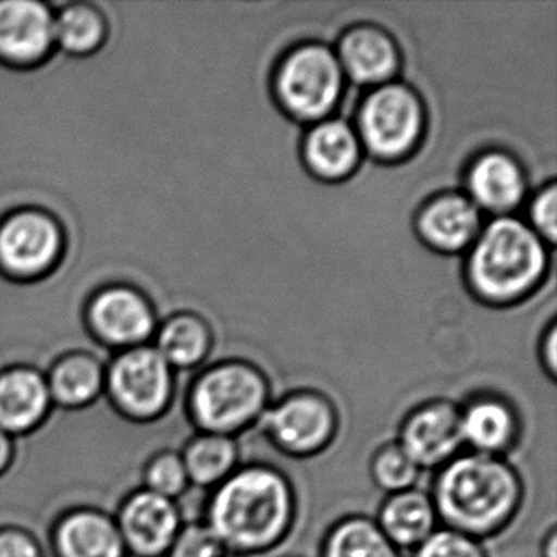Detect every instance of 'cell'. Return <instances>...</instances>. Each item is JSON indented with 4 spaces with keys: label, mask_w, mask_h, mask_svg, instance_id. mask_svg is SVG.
Returning a JSON list of instances; mask_svg holds the SVG:
<instances>
[{
    "label": "cell",
    "mask_w": 557,
    "mask_h": 557,
    "mask_svg": "<svg viewBox=\"0 0 557 557\" xmlns=\"http://www.w3.org/2000/svg\"><path fill=\"white\" fill-rule=\"evenodd\" d=\"M203 520L227 553L260 556L288 540L298 520V495L292 479L276 466L240 465L211 488Z\"/></svg>",
    "instance_id": "1"
},
{
    "label": "cell",
    "mask_w": 557,
    "mask_h": 557,
    "mask_svg": "<svg viewBox=\"0 0 557 557\" xmlns=\"http://www.w3.org/2000/svg\"><path fill=\"white\" fill-rule=\"evenodd\" d=\"M430 495L440 527L484 541L513 523L523 507L524 482L507 458L461 451L436 469Z\"/></svg>",
    "instance_id": "2"
},
{
    "label": "cell",
    "mask_w": 557,
    "mask_h": 557,
    "mask_svg": "<svg viewBox=\"0 0 557 557\" xmlns=\"http://www.w3.org/2000/svg\"><path fill=\"white\" fill-rule=\"evenodd\" d=\"M546 243L518 218L497 216L481 230L468 257V280L484 301L527 296L546 272Z\"/></svg>",
    "instance_id": "3"
},
{
    "label": "cell",
    "mask_w": 557,
    "mask_h": 557,
    "mask_svg": "<svg viewBox=\"0 0 557 557\" xmlns=\"http://www.w3.org/2000/svg\"><path fill=\"white\" fill-rule=\"evenodd\" d=\"M272 404V384L257 364L224 360L188 384L184 410L195 432L237 436L259 425Z\"/></svg>",
    "instance_id": "4"
},
{
    "label": "cell",
    "mask_w": 557,
    "mask_h": 557,
    "mask_svg": "<svg viewBox=\"0 0 557 557\" xmlns=\"http://www.w3.org/2000/svg\"><path fill=\"white\" fill-rule=\"evenodd\" d=\"M177 371L152 345L120 351L107 364L103 399L133 425H154L174 409Z\"/></svg>",
    "instance_id": "5"
},
{
    "label": "cell",
    "mask_w": 557,
    "mask_h": 557,
    "mask_svg": "<svg viewBox=\"0 0 557 557\" xmlns=\"http://www.w3.org/2000/svg\"><path fill=\"white\" fill-rule=\"evenodd\" d=\"M257 426L276 451L308 459L331 448L341 430V413L324 391L302 387L272 400Z\"/></svg>",
    "instance_id": "6"
},
{
    "label": "cell",
    "mask_w": 557,
    "mask_h": 557,
    "mask_svg": "<svg viewBox=\"0 0 557 557\" xmlns=\"http://www.w3.org/2000/svg\"><path fill=\"white\" fill-rule=\"evenodd\" d=\"M345 74L337 54L321 44H306L283 58L275 92L285 112L299 122H322L337 107Z\"/></svg>",
    "instance_id": "7"
},
{
    "label": "cell",
    "mask_w": 557,
    "mask_h": 557,
    "mask_svg": "<svg viewBox=\"0 0 557 557\" xmlns=\"http://www.w3.org/2000/svg\"><path fill=\"white\" fill-rule=\"evenodd\" d=\"M357 126L361 148L380 161H397L419 145L425 126V110L409 86L387 83L364 97L358 110Z\"/></svg>",
    "instance_id": "8"
},
{
    "label": "cell",
    "mask_w": 557,
    "mask_h": 557,
    "mask_svg": "<svg viewBox=\"0 0 557 557\" xmlns=\"http://www.w3.org/2000/svg\"><path fill=\"white\" fill-rule=\"evenodd\" d=\"M112 513L129 557H168L185 521L181 502L139 485L120 498Z\"/></svg>",
    "instance_id": "9"
},
{
    "label": "cell",
    "mask_w": 557,
    "mask_h": 557,
    "mask_svg": "<svg viewBox=\"0 0 557 557\" xmlns=\"http://www.w3.org/2000/svg\"><path fill=\"white\" fill-rule=\"evenodd\" d=\"M397 443L420 471H436L462 451L459 404L443 397L412 407L400 420Z\"/></svg>",
    "instance_id": "10"
},
{
    "label": "cell",
    "mask_w": 557,
    "mask_h": 557,
    "mask_svg": "<svg viewBox=\"0 0 557 557\" xmlns=\"http://www.w3.org/2000/svg\"><path fill=\"white\" fill-rule=\"evenodd\" d=\"M48 557H129L112 511L92 504L70 505L48 524Z\"/></svg>",
    "instance_id": "11"
},
{
    "label": "cell",
    "mask_w": 557,
    "mask_h": 557,
    "mask_svg": "<svg viewBox=\"0 0 557 557\" xmlns=\"http://www.w3.org/2000/svg\"><path fill=\"white\" fill-rule=\"evenodd\" d=\"M54 410L45 371L30 364L0 370V430L28 438L48 425Z\"/></svg>",
    "instance_id": "12"
},
{
    "label": "cell",
    "mask_w": 557,
    "mask_h": 557,
    "mask_svg": "<svg viewBox=\"0 0 557 557\" xmlns=\"http://www.w3.org/2000/svg\"><path fill=\"white\" fill-rule=\"evenodd\" d=\"M462 445L479 455L507 458L520 445L523 422L518 407L495 393H479L459 406Z\"/></svg>",
    "instance_id": "13"
},
{
    "label": "cell",
    "mask_w": 557,
    "mask_h": 557,
    "mask_svg": "<svg viewBox=\"0 0 557 557\" xmlns=\"http://www.w3.org/2000/svg\"><path fill=\"white\" fill-rule=\"evenodd\" d=\"M57 223L37 211L15 214L0 227V262L15 275L45 272L60 253Z\"/></svg>",
    "instance_id": "14"
},
{
    "label": "cell",
    "mask_w": 557,
    "mask_h": 557,
    "mask_svg": "<svg viewBox=\"0 0 557 557\" xmlns=\"http://www.w3.org/2000/svg\"><path fill=\"white\" fill-rule=\"evenodd\" d=\"M90 324L102 344L120 351L148 345L156 327L148 302L129 288L100 293L90 308Z\"/></svg>",
    "instance_id": "15"
},
{
    "label": "cell",
    "mask_w": 557,
    "mask_h": 557,
    "mask_svg": "<svg viewBox=\"0 0 557 557\" xmlns=\"http://www.w3.org/2000/svg\"><path fill=\"white\" fill-rule=\"evenodd\" d=\"M466 197L497 216H508L527 195V175L513 156L488 151L479 156L466 175Z\"/></svg>",
    "instance_id": "16"
},
{
    "label": "cell",
    "mask_w": 557,
    "mask_h": 557,
    "mask_svg": "<svg viewBox=\"0 0 557 557\" xmlns=\"http://www.w3.org/2000/svg\"><path fill=\"white\" fill-rule=\"evenodd\" d=\"M337 60L345 76L358 86L391 83L400 66L399 48L383 28L360 25L338 41Z\"/></svg>",
    "instance_id": "17"
},
{
    "label": "cell",
    "mask_w": 557,
    "mask_h": 557,
    "mask_svg": "<svg viewBox=\"0 0 557 557\" xmlns=\"http://www.w3.org/2000/svg\"><path fill=\"white\" fill-rule=\"evenodd\" d=\"M54 41V18L40 2H0V54L17 63L44 57Z\"/></svg>",
    "instance_id": "18"
},
{
    "label": "cell",
    "mask_w": 557,
    "mask_h": 557,
    "mask_svg": "<svg viewBox=\"0 0 557 557\" xmlns=\"http://www.w3.org/2000/svg\"><path fill=\"white\" fill-rule=\"evenodd\" d=\"M417 230L432 249L461 252L481 233V211L466 195L443 194L420 211Z\"/></svg>",
    "instance_id": "19"
},
{
    "label": "cell",
    "mask_w": 557,
    "mask_h": 557,
    "mask_svg": "<svg viewBox=\"0 0 557 557\" xmlns=\"http://www.w3.org/2000/svg\"><path fill=\"white\" fill-rule=\"evenodd\" d=\"M107 364L89 351L61 355L45 371L54 409L84 412L106 394Z\"/></svg>",
    "instance_id": "20"
},
{
    "label": "cell",
    "mask_w": 557,
    "mask_h": 557,
    "mask_svg": "<svg viewBox=\"0 0 557 557\" xmlns=\"http://www.w3.org/2000/svg\"><path fill=\"white\" fill-rule=\"evenodd\" d=\"M357 129L345 120L325 119L306 135L302 158L315 177L335 182L357 171L361 161Z\"/></svg>",
    "instance_id": "21"
},
{
    "label": "cell",
    "mask_w": 557,
    "mask_h": 557,
    "mask_svg": "<svg viewBox=\"0 0 557 557\" xmlns=\"http://www.w3.org/2000/svg\"><path fill=\"white\" fill-rule=\"evenodd\" d=\"M374 521L400 553L416 549L440 528L432 495L417 487L386 495Z\"/></svg>",
    "instance_id": "22"
},
{
    "label": "cell",
    "mask_w": 557,
    "mask_h": 557,
    "mask_svg": "<svg viewBox=\"0 0 557 557\" xmlns=\"http://www.w3.org/2000/svg\"><path fill=\"white\" fill-rule=\"evenodd\" d=\"M178 451L191 487L211 491L240 466L239 442L233 436L195 432Z\"/></svg>",
    "instance_id": "23"
},
{
    "label": "cell",
    "mask_w": 557,
    "mask_h": 557,
    "mask_svg": "<svg viewBox=\"0 0 557 557\" xmlns=\"http://www.w3.org/2000/svg\"><path fill=\"white\" fill-rule=\"evenodd\" d=\"M319 557H403V553L381 533L374 518L355 513L329 527Z\"/></svg>",
    "instance_id": "24"
},
{
    "label": "cell",
    "mask_w": 557,
    "mask_h": 557,
    "mask_svg": "<svg viewBox=\"0 0 557 557\" xmlns=\"http://www.w3.org/2000/svg\"><path fill=\"white\" fill-rule=\"evenodd\" d=\"M175 371L203 364L213 347L210 327L194 314H178L162 325L152 345Z\"/></svg>",
    "instance_id": "25"
},
{
    "label": "cell",
    "mask_w": 557,
    "mask_h": 557,
    "mask_svg": "<svg viewBox=\"0 0 557 557\" xmlns=\"http://www.w3.org/2000/svg\"><path fill=\"white\" fill-rule=\"evenodd\" d=\"M139 487L161 497L181 502L191 488L181 451L175 448H161L151 453L143 462Z\"/></svg>",
    "instance_id": "26"
},
{
    "label": "cell",
    "mask_w": 557,
    "mask_h": 557,
    "mask_svg": "<svg viewBox=\"0 0 557 557\" xmlns=\"http://www.w3.org/2000/svg\"><path fill=\"white\" fill-rule=\"evenodd\" d=\"M420 474L422 471L419 466L407 456L396 440L377 446L371 456V481L386 495L417 487Z\"/></svg>",
    "instance_id": "27"
},
{
    "label": "cell",
    "mask_w": 557,
    "mask_h": 557,
    "mask_svg": "<svg viewBox=\"0 0 557 557\" xmlns=\"http://www.w3.org/2000/svg\"><path fill=\"white\" fill-rule=\"evenodd\" d=\"M102 17L86 5H73L54 21V41L67 53H90L103 38Z\"/></svg>",
    "instance_id": "28"
},
{
    "label": "cell",
    "mask_w": 557,
    "mask_h": 557,
    "mask_svg": "<svg viewBox=\"0 0 557 557\" xmlns=\"http://www.w3.org/2000/svg\"><path fill=\"white\" fill-rule=\"evenodd\" d=\"M226 553L220 537L201 518L184 521L168 557H223Z\"/></svg>",
    "instance_id": "29"
},
{
    "label": "cell",
    "mask_w": 557,
    "mask_h": 557,
    "mask_svg": "<svg viewBox=\"0 0 557 557\" xmlns=\"http://www.w3.org/2000/svg\"><path fill=\"white\" fill-rule=\"evenodd\" d=\"M412 557H488L484 543L466 536L449 528L440 527L433 531L419 547L412 550Z\"/></svg>",
    "instance_id": "30"
},
{
    "label": "cell",
    "mask_w": 557,
    "mask_h": 557,
    "mask_svg": "<svg viewBox=\"0 0 557 557\" xmlns=\"http://www.w3.org/2000/svg\"><path fill=\"white\" fill-rule=\"evenodd\" d=\"M0 557H48V550L32 528L4 521L0 523Z\"/></svg>",
    "instance_id": "31"
},
{
    "label": "cell",
    "mask_w": 557,
    "mask_h": 557,
    "mask_svg": "<svg viewBox=\"0 0 557 557\" xmlns=\"http://www.w3.org/2000/svg\"><path fill=\"white\" fill-rule=\"evenodd\" d=\"M557 194L556 185L549 184L541 188L530 205V227L544 240L556 243L557 236Z\"/></svg>",
    "instance_id": "32"
},
{
    "label": "cell",
    "mask_w": 557,
    "mask_h": 557,
    "mask_svg": "<svg viewBox=\"0 0 557 557\" xmlns=\"http://www.w3.org/2000/svg\"><path fill=\"white\" fill-rule=\"evenodd\" d=\"M541 364H543L544 373L549 376L550 381L556 380L557 376V337L556 327L550 325L544 337L543 344L540 348Z\"/></svg>",
    "instance_id": "33"
},
{
    "label": "cell",
    "mask_w": 557,
    "mask_h": 557,
    "mask_svg": "<svg viewBox=\"0 0 557 557\" xmlns=\"http://www.w3.org/2000/svg\"><path fill=\"white\" fill-rule=\"evenodd\" d=\"M18 440L0 430V479H4L14 469L18 458Z\"/></svg>",
    "instance_id": "34"
},
{
    "label": "cell",
    "mask_w": 557,
    "mask_h": 557,
    "mask_svg": "<svg viewBox=\"0 0 557 557\" xmlns=\"http://www.w3.org/2000/svg\"><path fill=\"white\" fill-rule=\"evenodd\" d=\"M540 554L541 557H557V528L554 524L541 541Z\"/></svg>",
    "instance_id": "35"
},
{
    "label": "cell",
    "mask_w": 557,
    "mask_h": 557,
    "mask_svg": "<svg viewBox=\"0 0 557 557\" xmlns=\"http://www.w3.org/2000/svg\"><path fill=\"white\" fill-rule=\"evenodd\" d=\"M223 557H244V556H237V554L226 553V554H224Z\"/></svg>",
    "instance_id": "36"
}]
</instances>
